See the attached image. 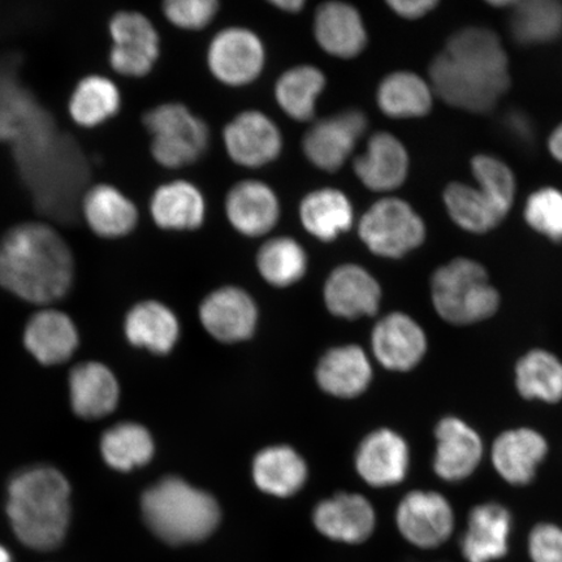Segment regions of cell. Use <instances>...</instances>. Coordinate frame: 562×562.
Returning <instances> with one entry per match:
<instances>
[{
    "mask_svg": "<svg viewBox=\"0 0 562 562\" xmlns=\"http://www.w3.org/2000/svg\"><path fill=\"white\" fill-rule=\"evenodd\" d=\"M430 86L452 108L474 114L494 109L510 86L501 38L487 27L457 31L431 63Z\"/></svg>",
    "mask_w": 562,
    "mask_h": 562,
    "instance_id": "obj_1",
    "label": "cell"
},
{
    "mask_svg": "<svg viewBox=\"0 0 562 562\" xmlns=\"http://www.w3.org/2000/svg\"><path fill=\"white\" fill-rule=\"evenodd\" d=\"M74 279V251L52 224L19 223L0 238V285L19 299L52 304L66 296Z\"/></svg>",
    "mask_w": 562,
    "mask_h": 562,
    "instance_id": "obj_2",
    "label": "cell"
},
{
    "mask_svg": "<svg viewBox=\"0 0 562 562\" xmlns=\"http://www.w3.org/2000/svg\"><path fill=\"white\" fill-rule=\"evenodd\" d=\"M70 487L58 470L38 467L13 477L7 515L20 542L35 551H52L66 538Z\"/></svg>",
    "mask_w": 562,
    "mask_h": 562,
    "instance_id": "obj_3",
    "label": "cell"
},
{
    "mask_svg": "<svg viewBox=\"0 0 562 562\" xmlns=\"http://www.w3.org/2000/svg\"><path fill=\"white\" fill-rule=\"evenodd\" d=\"M140 508L149 529L172 546L202 542L221 522L215 498L175 476L147 488Z\"/></svg>",
    "mask_w": 562,
    "mask_h": 562,
    "instance_id": "obj_4",
    "label": "cell"
},
{
    "mask_svg": "<svg viewBox=\"0 0 562 562\" xmlns=\"http://www.w3.org/2000/svg\"><path fill=\"white\" fill-rule=\"evenodd\" d=\"M431 297L435 311L456 326L486 321L501 306V294L486 269L469 258H456L435 271Z\"/></svg>",
    "mask_w": 562,
    "mask_h": 562,
    "instance_id": "obj_5",
    "label": "cell"
},
{
    "mask_svg": "<svg viewBox=\"0 0 562 562\" xmlns=\"http://www.w3.org/2000/svg\"><path fill=\"white\" fill-rule=\"evenodd\" d=\"M143 122L151 135L154 160L165 168L194 164L209 145V128L181 103H164L146 111Z\"/></svg>",
    "mask_w": 562,
    "mask_h": 562,
    "instance_id": "obj_6",
    "label": "cell"
},
{
    "mask_svg": "<svg viewBox=\"0 0 562 562\" xmlns=\"http://www.w3.org/2000/svg\"><path fill=\"white\" fill-rule=\"evenodd\" d=\"M358 234L371 252L395 259L425 241L426 226L409 203L390 196L367 211L358 224Z\"/></svg>",
    "mask_w": 562,
    "mask_h": 562,
    "instance_id": "obj_7",
    "label": "cell"
},
{
    "mask_svg": "<svg viewBox=\"0 0 562 562\" xmlns=\"http://www.w3.org/2000/svg\"><path fill=\"white\" fill-rule=\"evenodd\" d=\"M109 65L119 76L140 79L151 72L160 55V38L151 20L138 11H119L109 20Z\"/></svg>",
    "mask_w": 562,
    "mask_h": 562,
    "instance_id": "obj_8",
    "label": "cell"
},
{
    "mask_svg": "<svg viewBox=\"0 0 562 562\" xmlns=\"http://www.w3.org/2000/svg\"><path fill=\"white\" fill-rule=\"evenodd\" d=\"M396 524L406 542L422 550H434L452 537L454 512L438 492L412 491L398 504Z\"/></svg>",
    "mask_w": 562,
    "mask_h": 562,
    "instance_id": "obj_9",
    "label": "cell"
},
{
    "mask_svg": "<svg viewBox=\"0 0 562 562\" xmlns=\"http://www.w3.org/2000/svg\"><path fill=\"white\" fill-rule=\"evenodd\" d=\"M265 59L262 41L245 27H227L217 33L207 53L211 74L229 87L255 81L262 72Z\"/></svg>",
    "mask_w": 562,
    "mask_h": 562,
    "instance_id": "obj_10",
    "label": "cell"
},
{
    "mask_svg": "<svg viewBox=\"0 0 562 562\" xmlns=\"http://www.w3.org/2000/svg\"><path fill=\"white\" fill-rule=\"evenodd\" d=\"M367 128L368 119L361 111H344L315 123L302 147L315 167L334 172L346 164Z\"/></svg>",
    "mask_w": 562,
    "mask_h": 562,
    "instance_id": "obj_11",
    "label": "cell"
},
{
    "mask_svg": "<svg viewBox=\"0 0 562 562\" xmlns=\"http://www.w3.org/2000/svg\"><path fill=\"white\" fill-rule=\"evenodd\" d=\"M224 145L235 164L258 168L271 164L283 149V137L263 112L245 111L224 130Z\"/></svg>",
    "mask_w": 562,
    "mask_h": 562,
    "instance_id": "obj_12",
    "label": "cell"
},
{
    "mask_svg": "<svg viewBox=\"0 0 562 562\" xmlns=\"http://www.w3.org/2000/svg\"><path fill=\"white\" fill-rule=\"evenodd\" d=\"M437 451L434 472L442 481L461 482L472 475L483 459L481 435L465 420L457 417L442 418L435 428Z\"/></svg>",
    "mask_w": 562,
    "mask_h": 562,
    "instance_id": "obj_13",
    "label": "cell"
},
{
    "mask_svg": "<svg viewBox=\"0 0 562 562\" xmlns=\"http://www.w3.org/2000/svg\"><path fill=\"white\" fill-rule=\"evenodd\" d=\"M371 346L383 368L404 372L418 367L424 360L427 337L424 328L409 315L392 313L378 322Z\"/></svg>",
    "mask_w": 562,
    "mask_h": 562,
    "instance_id": "obj_14",
    "label": "cell"
},
{
    "mask_svg": "<svg viewBox=\"0 0 562 562\" xmlns=\"http://www.w3.org/2000/svg\"><path fill=\"white\" fill-rule=\"evenodd\" d=\"M200 318L206 331L222 342H237L255 334L258 311L255 301L240 288H221L205 299Z\"/></svg>",
    "mask_w": 562,
    "mask_h": 562,
    "instance_id": "obj_15",
    "label": "cell"
},
{
    "mask_svg": "<svg viewBox=\"0 0 562 562\" xmlns=\"http://www.w3.org/2000/svg\"><path fill=\"white\" fill-rule=\"evenodd\" d=\"M80 211L88 228L104 240L130 236L139 221L136 203L108 182L87 189L80 200Z\"/></svg>",
    "mask_w": 562,
    "mask_h": 562,
    "instance_id": "obj_16",
    "label": "cell"
},
{
    "mask_svg": "<svg viewBox=\"0 0 562 562\" xmlns=\"http://www.w3.org/2000/svg\"><path fill=\"white\" fill-rule=\"evenodd\" d=\"M409 447L403 437L381 428L364 438L356 454V468L362 480L372 487L396 486L409 470Z\"/></svg>",
    "mask_w": 562,
    "mask_h": 562,
    "instance_id": "obj_17",
    "label": "cell"
},
{
    "mask_svg": "<svg viewBox=\"0 0 562 562\" xmlns=\"http://www.w3.org/2000/svg\"><path fill=\"white\" fill-rule=\"evenodd\" d=\"M513 529L512 513L502 504L476 505L469 513L460 548L467 562H495L507 557Z\"/></svg>",
    "mask_w": 562,
    "mask_h": 562,
    "instance_id": "obj_18",
    "label": "cell"
},
{
    "mask_svg": "<svg viewBox=\"0 0 562 562\" xmlns=\"http://www.w3.org/2000/svg\"><path fill=\"white\" fill-rule=\"evenodd\" d=\"M313 521L323 536L335 542H367L374 532L375 510L367 497L339 494L316 505Z\"/></svg>",
    "mask_w": 562,
    "mask_h": 562,
    "instance_id": "obj_19",
    "label": "cell"
},
{
    "mask_svg": "<svg viewBox=\"0 0 562 562\" xmlns=\"http://www.w3.org/2000/svg\"><path fill=\"white\" fill-rule=\"evenodd\" d=\"M548 453V442L532 428L519 427L498 435L492 446V463L496 473L513 486H526Z\"/></svg>",
    "mask_w": 562,
    "mask_h": 562,
    "instance_id": "obj_20",
    "label": "cell"
},
{
    "mask_svg": "<svg viewBox=\"0 0 562 562\" xmlns=\"http://www.w3.org/2000/svg\"><path fill=\"white\" fill-rule=\"evenodd\" d=\"M355 172L372 192H391L402 187L409 171V156L402 140L379 132L369 139L367 151L355 160Z\"/></svg>",
    "mask_w": 562,
    "mask_h": 562,
    "instance_id": "obj_21",
    "label": "cell"
},
{
    "mask_svg": "<svg viewBox=\"0 0 562 562\" xmlns=\"http://www.w3.org/2000/svg\"><path fill=\"white\" fill-rule=\"evenodd\" d=\"M381 299V285L360 266L337 267L327 279L326 305L329 312L341 318L356 319L363 315H374Z\"/></svg>",
    "mask_w": 562,
    "mask_h": 562,
    "instance_id": "obj_22",
    "label": "cell"
},
{
    "mask_svg": "<svg viewBox=\"0 0 562 562\" xmlns=\"http://www.w3.org/2000/svg\"><path fill=\"white\" fill-rule=\"evenodd\" d=\"M314 35L323 50L341 59L355 58L368 42L360 12L342 2L323 3L316 10Z\"/></svg>",
    "mask_w": 562,
    "mask_h": 562,
    "instance_id": "obj_23",
    "label": "cell"
},
{
    "mask_svg": "<svg viewBox=\"0 0 562 562\" xmlns=\"http://www.w3.org/2000/svg\"><path fill=\"white\" fill-rule=\"evenodd\" d=\"M226 213L232 227L244 236L258 237L269 234L280 216L276 193L261 181H243L231 189Z\"/></svg>",
    "mask_w": 562,
    "mask_h": 562,
    "instance_id": "obj_24",
    "label": "cell"
},
{
    "mask_svg": "<svg viewBox=\"0 0 562 562\" xmlns=\"http://www.w3.org/2000/svg\"><path fill=\"white\" fill-rule=\"evenodd\" d=\"M122 91L108 76L91 74L76 83L67 110L70 121L82 130H95L117 116Z\"/></svg>",
    "mask_w": 562,
    "mask_h": 562,
    "instance_id": "obj_25",
    "label": "cell"
},
{
    "mask_svg": "<svg viewBox=\"0 0 562 562\" xmlns=\"http://www.w3.org/2000/svg\"><path fill=\"white\" fill-rule=\"evenodd\" d=\"M150 215L161 229L193 231L205 221L206 203L200 189L191 182H166L151 195Z\"/></svg>",
    "mask_w": 562,
    "mask_h": 562,
    "instance_id": "obj_26",
    "label": "cell"
},
{
    "mask_svg": "<svg viewBox=\"0 0 562 562\" xmlns=\"http://www.w3.org/2000/svg\"><path fill=\"white\" fill-rule=\"evenodd\" d=\"M371 363L357 346L328 350L316 369V381L329 395L353 398L362 395L371 382Z\"/></svg>",
    "mask_w": 562,
    "mask_h": 562,
    "instance_id": "obj_27",
    "label": "cell"
},
{
    "mask_svg": "<svg viewBox=\"0 0 562 562\" xmlns=\"http://www.w3.org/2000/svg\"><path fill=\"white\" fill-rule=\"evenodd\" d=\"M24 342L41 363L58 364L74 355L79 346V334L67 314L46 308L27 323Z\"/></svg>",
    "mask_w": 562,
    "mask_h": 562,
    "instance_id": "obj_28",
    "label": "cell"
},
{
    "mask_svg": "<svg viewBox=\"0 0 562 562\" xmlns=\"http://www.w3.org/2000/svg\"><path fill=\"white\" fill-rule=\"evenodd\" d=\"M69 391L74 411L81 418H102L116 409L119 384L102 363H80L70 371Z\"/></svg>",
    "mask_w": 562,
    "mask_h": 562,
    "instance_id": "obj_29",
    "label": "cell"
},
{
    "mask_svg": "<svg viewBox=\"0 0 562 562\" xmlns=\"http://www.w3.org/2000/svg\"><path fill=\"white\" fill-rule=\"evenodd\" d=\"M179 322L166 305L144 301L126 315L125 334L133 346L157 355L170 353L179 339Z\"/></svg>",
    "mask_w": 562,
    "mask_h": 562,
    "instance_id": "obj_30",
    "label": "cell"
},
{
    "mask_svg": "<svg viewBox=\"0 0 562 562\" xmlns=\"http://www.w3.org/2000/svg\"><path fill=\"white\" fill-rule=\"evenodd\" d=\"M252 477L266 494L290 497L304 487L307 467L293 448L270 447L257 454L252 462Z\"/></svg>",
    "mask_w": 562,
    "mask_h": 562,
    "instance_id": "obj_31",
    "label": "cell"
},
{
    "mask_svg": "<svg viewBox=\"0 0 562 562\" xmlns=\"http://www.w3.org/2000/svg\"><path fill=\"white\" fill-rule=\"evenodd\" d=\"M300 220L318 240L334 241L353 226V207L348 196L337 189H319L302 200Z\"/></svg>",
    "mask_w": 562,
    "mask_h": 562,
    "instance_id": "obj_32",
    "label": "cell"
},
{
    "mask_svg": "<svg viewBox=\"0 0 562 562\" xmlns=\"http://www.w3.org/2000/svg\"><path fill=\"white\" fill-rule=\"evenodd\" d=\"M376 101L383 114L393 119L426 116L432 108L430 82L407 70L385 77L378 88Z\"/></svg>",
    "mask_w": 562,
    "mask_h": 562,
    "instance_id": "obj_33",
    "label": "cell"
},
{
    "mask_svg": "<svg viewBox=\"0 0 562 562\" xmlns=\"http://www.w3.org/2000/svg\"><path fill=\"white\" fill-rule=\"evenodd\" d=\"M516 386L526 400L557 404L562 400V361L543 349L526 353L516 367Z\"/></svg>",
    "mask_w": 562,
    "mask_h": 562,
    "instance_id": "obj_34",
    "label": "cell"
},
{
    "mask_svg": "<svg viewBox=\"0 0 562 562\" xmlns=\"http://www.w3.org/2000/svg\"><path fill=\"white\" fill-rule=\"evenodd\" d=\"M510 9V31L518 44H548L562 34V3L557 0H521Z\"/></svg>",
    "mask_w": 562,
    "mask_h": 562,
    "instance_id": "obj_35",
    "label": "cell"
},
{
    "mask_svg": "<svg viewBox=\"0 0 562 562\" xmlns=\"http://www.w3.org/2000/svg\"><path fill=\"white\" fill-rule=\"evenodd\" d=\"M445 203L449 216L470 234H486L498 226L505 215L480 188L452 182L446 188Z\"/></svg>",
    "mask_w": 562,
    "mask_h": 562,
    "instance_id": "obj_36",
    "label": "cell"
},
{
    "mask_svg": "<svg viewBox=\"0 0 562 562\" xmlns=\"http://www.w3.org/2000/svg\"><path fill=\"white\" fill-rule=\"evenodd\" d=\"M325 87V74L318 68L299 66L286 70L276 87L279 108L294 121H311L315 114L316 100Z\"/></svg>",
    "mask_w": 562,
    "mask_h": 562,
    "instance_id": "obj_37",
    "label": "cell"
},
{
    "mask_svg": "<svg viewBox=\"0 0 562 562\" xmlns=\"http://www.w3.org/2000/svg\"><path fill=\"white\" fill-rule=\"evenodd\" d=\"M101 451L109 467L130 472L153 459L154 441L144 426L121 424L104 432Z\"/></svg>",
    "mask_w": 562,
    "mask_h": 562,
    "instance_id": "obj_38",
    "label": "cell"
},
{
    "mask_svg": "<svg viewBox=\"0 0 562 562\" xmlns=\"http://www.w3.org/2000/svg\"><path fill=\"white\" fill-rule=\"evenodd\" d=\"M259 273L271 285H292L307 269L305 249L292 237H276L263 244L257 256Z\"/></svg>",
    "mask_w": 562,
    "mask_h": 562,
    "instance_id": "obj_39",
    "label": "cell"
},
{
    "mask_svg": "<svg viewBox=\"0 0 562 562\" xmlns=\"http://www.w3.org/2000/svg\"><path fill=\"white\" fill-rule=\"evenodd\" d=\"M476 187L507 216L516 196V179L503 160L480 154L472 160Z\"/></svg>",
    "mask_w": 562,
    "mask_h": 562,
    "instance_id": "obj_40",
    "label": "cell"
},
{
    "mask_svg": "<svg viewBox=\"0 0 562 562\" xmlns=\"http://www.w3.org/2000/svg\"><path fill=\"white\" fill-rule=\"evenodd\" d=\"M525 220L540 235L562 243V192L544 188L532 193L526 202Z\"/></svg>",
    "mask_w": 562,
    "mask_h": 562,
    "instance_id": "obj_41",
    "label": "cell"
},
{
    "mask_svg": "<svg viewBox=\"0 0 562 562\" xmlns=\"http://www.w3.org/2000/svg\"><path fill=\"white\" fill-rule=\"evenodd\" d=\"M220 3L216 0H168L164 15L176 27L199 31L215 18Z\"/></svg>",
    "mask_w": 562,
    "mask_h": 562,
    "instance_id": "obj_42",
    "label": "cell"
},
{
    "mask_svg": "<svg viewBox=\"0 0 562 562\" xmlns=\"http://www.w3.org/2000/svg\"><path fill=\"white\" fill-rule=\"evenodd\" d=\"M527 551L532 562H562V527L553 524L533 527Z\"/></svg>",
    "mask_w": 562,
    "mask_h": 562,
    "instance_id": "obj_43",
    "label": "cell"
},
{
    "mask_svg": "<svg viewBox=\"0 0 562 562\" xmlns=\"http://www.w3.org/2000/svg\"><path fill=\"white\" fill-rule=\"evenodd\" d=\"M389 5L398 16L416 20L427 15L438 5V2L435 0H391Z\"/></svg>",
    "mask_w": 562,
    "mask_h": 562,
    "instance_id": "obj_44",
    "label": "cell"
},
{
    "mask_svg": "<svg viewBox=\"0 0 562 562\" xmlns=\"http://www.w3.org/2000/svg\"><path fill=\"white\" fill-rule=\"evenodd\" d=\"M548 149H550L552 157L562 164V123L552 132L550 139H548Z\"/></svg>",
    "mask_w": 562,
    "mask_h": 562,
    "instance_id": "obj_45",
    "label": "cell"
},
{
    "mask_svg": "<svg viewBox=\"0 0 562 562\" xmlns=\"http://www.w3.org/2000/svg\"><path fill=\"white\" fill-rule=\"evenodd\" d=\"M273 5L278 7L279 10L285 12H299L301 9H304L305 2L304 0H278V2H272Z\"/></svg>",
    "mask_w": 562,
    "mask_h": 562,
    "instance_id": "obj_46",
    "label": "cell"
},
{
    "mask_svg": "<svg viewBox=\"0 0 562 562\" xmlns=\"http://www.w3.org/2000/svg\"><path fill=\"white\" fill-rule=\"evenodd\" d=\"M0 562H12L10 552L3 546H0Z\"/></svg>",
    "mask_w": 562,
    "mask_h": 562,
    "instance_id": "obj_47",
    "label": "cell"
}]
</instances>
